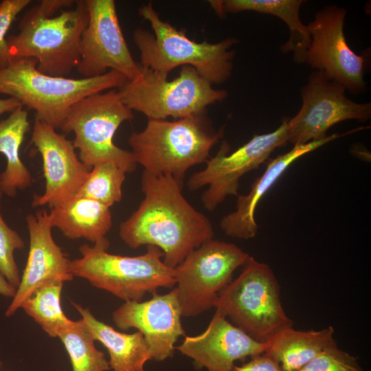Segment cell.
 Segmentation results:
<instances>
[{"label":"cell","mask_w":371,"mask_h":371,"mask_svg":"<svg viewBox=\"0 0 371 371\" xmlns=\"http://www.w3.org/2000/svg\"><path fill=\"white\" fill-rule=\"evenodd\" d=\"M211 7L218 15L242 11H254L271 14L282 19L288 26L290 37L280 47L284 53L293 52V60L305 63V56L311 43L307 25L301 21L300 6L302 0H221L209 1Z\"/></svg>","instance_id":"44dd1931"},{"label":"cell","mask_w":371,"mask_h":371,"mask_svg":"<svg viewBox=\"0 0 371 371\" xmlns=\"http://www.w3.org/2000/svg\"><path fill=\"white\" fill-rule=\"evenodd\" d=\"M110 207L83 196H75L52 208L53 228L69 239L85 238L93 244L106 238L112 227Z\"/></svg>","instance_id":"ffe728a7"},{"label":"cell","mask_w":371,"mask_h":371,"mask_svg":"<svg viewBox=\"0 0 371 371\" xmlns=\"http://www.w3.org/2000/svg\"><path fill=\"white\" fill-rule=\"evenodd\" d=\"M3 192L0 189V273L14 287L17 289L21 281L14 252L24 247L21 236L10 227L1 213Z\"/></svg>","instance_id":"83f0119b"},{"label":"cell","mask_w":371,"mask_h":371,"mask_svg":"<svg viewBox=\"0 0 371 371\" xmlns=\"http://www.w3.org/2000/svg\"><path fill=\"white\" fill-rule=\"evenodd\" d=\"M357 131V128H355L343 134H332L319 141L296 144L287 153L271 159L265 172L252 183L249 193L237 196L236 209L221 218L220 221L221 229L227 236L232 238L248 240L255 237L258 228L255 221L257 205L286 168L305 154L340 137Z\"/></svg>","instance_id":"d6986e66"},{"label":"cell","mask_w":371,"mask_h":371,"mask_svg":"<svg viewBox=\"0 0 371 371\" xmlns=\"http://www.w3.org/2000/svg\"><path fill=\"white\" fill-rule=\"evenodd\" d=\"M144 199L119 226V236L129 247L153 245L164 253V263L172 269L195 249L213 238L210 219L196 210L182 194L183 182L170 175L144 170Z\"/></svg>","instance_id":"6da1fadb"},{"label":"cell","mask_w":371,"mask_h":371,"mask_svg":"<svg viewBox=\"0 0 371 371\" xmlns=\"http://www.w3.org/2000/svg\"><path fill=\"white\" fill-rule=\"evenodd\" d=\"M30 237L27 262L12 301L5 311L10 317L38 287L54 280L71 281L70 262L52 236L49 212L40 210L25 218Z\"/></svg>","instance_id":"e0dca14e"},{"label":"cell","mask_w":371,"mask_h":371,"mask_svg":"<svg viewBox=\"0 0 371 371\" xmlns=\"http://www.w3.org/2000/svg\"><path fill=\"white\" fill-rule=\"evenodd\" d=\"M126 173L114 163H99L91 169L76 196L97 201L110 207L121 201Z\"/></svg>","instance_id":"4316f807"},{"label":"cell","mask_w":371,"mask_h":371,"mask_svg":"<svg viewBox=\"0 0 371 371\" xmlns=\"http://www.w3.org/2000/svg\"><path fill=\"white\" fill-rule=\"evenodd\" d=\"M36 59L13 58L0 69V93L36 111V120L63 129L71 106L80 99L121 87L128 79L115 70L95 78L52 76L37 69Z\"/></svg>","instance_id":"3957f363"},{"label":"cell","mask_w":371,"mask_h":371,"mask_svg":"<svg viewBox=\"0 0 371 371\" xmlns=\"http://www.w3.org/2000/svg\"><path fill=\"white\" fill-rule=\"evenodd\" d=\"M87 25L80 44L78 72L95 78L108 69L123 74L128 80L137 78L141 66L134 60L122 32L113 0H85Z\"/></svg>","instance_id":"5bb4252c"},{"label":"cell","mask_w":371,"mask_h":371,"mask_svg":"<svg viewBox=\"0 0 371 371\" xmlns=\"http://www.w3.org/2000/svg\"><path fill=\"white\" fill-rule=\"evenodd\" d=\"M249 256L234 243L213 238L193 250L175 268L182 316L194 317L214 306L234 271Z\"/></svg>","instance_id":"30bf717a"},{"label":"cell","mask_w":371,"mask_h":371,"mask_svg":"<svg viewBox=\"0 0 371 371\" xmlns=\"http://www.w3.org/2000/svg\"><path fill=\"white\" fill-rule=\"evenodd\" d=\"M133 118V111L122 102L117 90L112 89L89 95L74 104L61 131L74 133L73 145L89 170L99 163L112 162L126 172H132L137 164L131 151L116 146L113 137L122 122Z\"/></svg>","instance_id":"9c48e42d"},{"label":"cell","mask_w":371,"mask_h":371,"mask_svg":"<svg viewBox=\"0 0 371 371\" xmlns=\"http://www.w3.org/2000/svg\"><path fill=\"white\" fill-rule=\"evenodd\" d=\"M63 284L54 280L43 284L21 306L51 337H58L60 330L71 321L60 305Z\"/></svg>","instance_id":"484cf974"},{"label":"cell","mask_w":371,"mask_h":371,"mask_svg":"<svg viewBox=\"0 0 371 371\" xmlns=\"http://www.w3.org/2000/svg\"><path fill=\"white\" fill-rule=\"evenodd\" d=\"M30 2V0H3L0 3V69L6 67L12 60L6 34L16 16Z\"/></svg>","instance_id":"f546056e"},{"label":"cell","mask_w":371,"mask_h":371,"mask_svg":"<svg viewBox=\"0 0 371 371\" xmlns=\"http://www.w3.org/2000/svg\"><path fill=\"white\" fill-rule=\"evenodd\" d=\"M84 320L93 339L102 343L110 356L113 371H144L145 363L150 360L148 347L143 335L137 331L126 334L97 319L81 304L71 302Z\"/></svg>","instance_id":"7402d4cb"},{"label":"cell","mask_w":371,"mask_h":371,"mask_svg":"<svg viewBox=\"0 0 371 371\" xmlns=\"http://www.w3.org/2000/svg\"><path fill=\"white\" fill-rule=\"evenodd\" d=\"M139 14L150 23L154 32L137 28L133 33L140 52L141 66L168 75L178 66L190 65L212 84H221L229 79L235 55L231 47L238 43L237 39L197 43L189 38L185 31L164 21L151 2L142 5Z\"/></svg>","instance_id":"5b68a950"},{"label":"cell","mask_w":371,"mask_h":371,"mask_svg":"<svg viewBox=\"0 0 371 371\" xmlns=\"http://www.w3.org/2000/svg\"><path fill=\"white\" fill-rule=\"evenodd\" d=\"M88 21L85 0H43L23 14L19 32L7 36L11 58L36 59L41 72L65 77L79 63Z\"/></svg>","instance_id":"7a4b0ae2"},{"label":"cell","mask_w":371,"mask_h":371,"mask_svg":"<svg viewBox=\"0 0 371 371\" xmlns=\"http://www.w3.org/2000/svg\"><path fill=\"white\" fill-rule=\"evenodd\" d=\"M267 345L231 324L216 308L205 331L196 336H186L181 344L175 348L192 358L197 369L232 371L236 361L265 352Z\"/></svg>","instance_id":"ac0fdd59"},{"label":"cell","mask_w":371,"mask_h":371,"mask_svg":"<svg viewBox=\"0 0 371 371\" xmlns=\"http://www.w3.org/2000/svg\"><path fill=\"white\" fill-rule=\"evenodd\" d=\"M31 142L41 156L45 181L44 192L34 195L32 205L52 208L75 196L90 170L77 156L72 142L35 119Z\"/></svg>","instance_id":"9a60e30c"},{"label":"cell","mask_w":371,"mask_h":371,"mask_svg":"<svg viewBox=\"0 0 371 371\" xmlns=\"http://www.w3.org/2000/svg\"><path fill=\"white\" fill-rule=\"evenodd\" d=\"M29 126L27 113L23 106L0 122V153L6 159L5 168L0 174V189L10 197L15 196L18 190L29 188L33 181L20 157V148Z\"/></svg>","instance_id":"cb8c5ba5"},{"label":"cell","mask_w":371,"mask_h":371,"mask_svg":"<svg viewBox=\"0 0 371 371\" xmlns=\"http://www.w3.org/2000/svg\"><path fill=\"white\" fill-rule=\"evenodd\" d=\"M288 120L284 118L273 132L255 135L229 155V145L223 142L216 155L206 161L205 168L189 177L187 185L190 191L208 186L201 198L205 209L212 212L227 196L238 195L240 177L259 168L274 149L288 142Z\"/></svg>","instance_id":"8fae6325"},{"label":"cell","mask_w":371,"mask_h":371,"mask_svg":"<svg viewBox=\"0 0 371 371\" xmlns=\"http://www.w3.org/2000/svg\"><path fill=\"white\" fill-rule=\"evenodd\" d=\"M21 106L22 104L14 98L10 97L5 99H0V115L6 112L11 113Z\"/></svg>","instance_id":"1f68e13d"},{"label":"cell","mask_w":371,"mask_h":371,"mask_svg":"<svg viewBox=\"0 0 371 371\" xmlns=\"http://www.w3.org/2000/svg\"><path fill=\"white\" fill-rule=\"evenodd\" d=\"M109 247L106 238L93 246L81 245V257L70 262L73 276L125 302H140L147 293L154 294L160 287L176 284L175 269L164 263L159 247L148 245L144 254L124 256L109 253Z\"/></svg>","instance_id":"8992f818"},{"label":"cell","mask_w":371,"mask_h":371,"mask_svg":"<svg viewBox=\"0 0 371 371\" xmlns=\"http://www.w3.org/2000/svg\"><path fill=\"white\" fill-rule=\"evenodd\" d=\"M71 360L73 371H106L110 370L104 353L98 350L84 320L71 319L58 334Z\"/></svg>","instance_id":"d4e9b609"},{"label":"cell","mask_w":371,"mask_h":371,"mask_svg":"<svg viewBox=\"0 0 371 371\" xmlns=\"http://www.w3.org/2000/svg\"><path fill=\"white\" fill-rule=\"evenodd\" d=\"M175 287L170 293L153 294L144 302L128 301L115 309L112 319L120 330L135 328L144 336L150 360L163 361L173 355L175 344L185 335Z\"/></svg>","instance_id":"2e32d148"},{"label":"cell","mask_w":371,"mask_h":371,"mask_svg":"<svg viewBox=\"0 0 371 371\" xmlns=\"http://www.w3.org/2000/svg\"><path fill=\"white\" fill-rule=\"evenodd\" d=\"M1 362L0 361V368H1Z\"/></svg>","instance_id":"836d02e7"},{"label":"cell","mask_w":371,"mask_h":371,"mask_svg":"<svg viewBox=\"0 0 371 371\" xmlns=\"http://www.w3.org/2000/svg\"><path fill=\"white\" fill-rule=\"evenodd\" d=\"M167 78V74L141 66L139 76L119 88L120 98L130 109L148 119L178 120L205 114L207 106L227 96L225 90L214 89L190 65L182 66L179 76L172 80Z\"/></svg>","instance_id":"52a82bcc"},{"label":"cell","mask_w":371,"mask_h":371,"mask_svg":"<svg viewBox=\"0 0 371 371\" xmlns=\"http://www.w3.org/2000/svg\"><path fill=\"white\" fill-rule=\"evenodd\" d=\"M232 371H284L280 363L267 353L251 357L242 366H234Z\"/></svg>","instance_id":"4dcf8cb0"},{"label":"cell","mask_w":371,"mask_h":371,"mask_svg":"<svg viewBox=\"0 0 371 371\" xmlns=\"http://www.w3.org/2000/svg\"><path fill=\"white\" fill-rule=\"evenodd\" d=\"M16 289L12 286L0 273V294L4 297H13Z\"/></svg>","instance_id":"d6a6232c"},{"label":"cell","mask_w":371,"mask_h":371,"mask_svg":"<svg viewBox=\"0 0 371 371\" xmlns=\"http://www.w3.org/2000/svg\"><path fill=\"white\" fill-rule=\"evenodd\" d=\"M346 15L345 8L335 5L315 14L307 25L311 43L305 63L349 92L358 94L366 89V55L357 54L347 43L344 34Z\"/></svg>","instance_id":"4fadbf2b"},{"label":"cell","mask_w":371,"mask_h":371,"mask_svg":"<svg viewBox=\"0 0 371 371\" xmlns=\"http://www.w3.org/2000/svg\"><path fill=\"white\" fill-rule=\"evenodd\" d=\"M298 371H363L357 358L332 344Z\"/></svg>","instance_id":"f1b7e54d"},{"label":"cell","mask_w":371,"mask_h":371,"mask_svg":"<svg viewBox=\"0 0 371 371\" xmlns=\"http://www.w3.org/2000/svg\"><path fill=\"white\" fill-rule=\"evenodd\" d=\"M223 131H215L205 114L174 121L148 119L143 131L130 135L128 144L135 161L144 171L183 182L191 167L210 157V150Z\"/></svg>","instance_id":"277c9868"},{"label":"cell","mask_w":371,"mask_h":371,"mask_svg":"<svg viewBox=\"0 0 371 371\" xmlns=\"http://www.w3.org/2000/svg\"><path fill=\"white\" fill-rule=\"evenodd\" d=\"M214 307L258 341L267 343L293 326L280 300V287L270 267L249 256L241 273L218 295Z\"/></svg>","instance_id":"ba28073f"},{"label":"cell","mask_w":371,"mask_h":371,"mask_svg":"<svg viewBox=\"0 0 371 371\" xmlns=\"http://www.w3.org/2000/svg\"><path fill=\"white\" fill-rule=\"evenodd\" d=\"M332 326L319 330H298L289 326L267 342L265 353L284 371H298L326 347L336 344Z\"/></svg>","instance_id":"603a6c76"},{"label":"cell","mask_w":371,"mask_h":371,"mask_svg":"<svg viewBox=\"0 0 371 371\" xmlns=\"http://www.w3.org/2000/svg\"><path fill=\"white\" fill-rule=\"evenodd\" d=\"M346 88L314 71L302 87L298 113L289 118L288 142L304 144L323 139L333 125L348 120L364 122L370 119L371 103H358L345 95Z\"/></svg>","instance_id":"7c38bea8"}]
</instances>
